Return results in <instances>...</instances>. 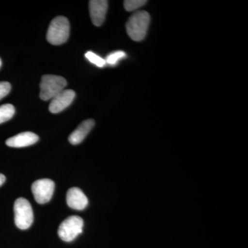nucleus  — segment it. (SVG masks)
Here are the masks:
<instances>
[{
    "mask_svg": "<svg viewBox=\"0 0 248 248\" xmlns=\"http://www.w3.org/2000/svg\"><path fill=\"white\" fill-rule=\"evenodd\" d=\"M108 3L106 0H91L89 1L90 16L93 24L96 27H101L105 21Z\"/></svg>",
    "mask_w": 248,
    "mask_h": 248,
    "instance_id": "8",
    "label": "nucleus"
},
{
    "mask_svg": "<svg viewBox=\"0 0 248 248\" xmlns=\"http://www.w3.org/2000/svg\"><path fill=\"white\" fill-rule=\"evenodd\" d=\"M39 140V137L31 132H24L8 139L6 144L13 148H23L35 144Z\"/></svg>",
    "mask_w": 248,
    "mask_h": 248,
    "instance_id": "10",
    "label": "nucleus"
},
{
    "mask_svg": "<svg viewBox=\"0 0 248 248\" xmlns=\"http://www.w3.org/2000/svg\"><path fill=\"white\" fill-rule=\"evenodd\" d=\"M84 221L78 216H71L66 218L59 227L58 235L62 241L71 242L78 235L83 232Z\"/></svg>",
    "mask_w": 248,
    "mask_h": 248,
    "instance_id": "5",
    "label": "nucleus"
},
{
    "mask_svg": "<svg viewBox=\"0 0 248 248\" xmlns=\"http://www.w3.org/2000/svg\"><path fill=\"white\" fill-rule=\"evenodd\" d=\"M1 59H0V68H1Z\"/></svg>",
    "mask_w": 248,
    "mask_h": 248,
    "instance_id": "18",
    "label": "nucleus"
},
{
    "mask_svg": "<svg viewBox=\"0 0 248 248\" xmlns=\"http://www.w3.org/2000/svg\"><path fill=\"white\" fill-rule=\"evenodd\" d=\"M85 56H86V59H87L89 61L91 62V63L96 65V66L98 67H100V68H102V67H104L107 64L105 60L99 57V55L93 53V52H87L86 55H85Z\"/></svg>",
    "mask_w": 248,
    "mask_h": 248,
    "instance_id": "15",
    "label": "nucleus"
},
{
    "mask_svg": "<svg viewBox=\"0 0 248 248\" xmlns=\"http://www.w3.org/2000/svg\"><path fill=\"white\" fill-rule=\"evenodd\" d=\"M5 181H6V177H5L4 174H0V186L4 184Z\"/></svg>",
    "mask_w": 248,
    "mask_h": 248,
    "instance_id": "17",
    "label": "nucleus"
},
{
    "mask_svg": "<svg viewBox=\"0 0 248 248\" xmlns=\"http://www.w3.org/2000/svg\"><path fill=\"white\" fill-rule=\"evenodd\" d=\"M146 3V0H125L124 2V9L131 12L144 6Z\"/></svg>",
    "mask_w": 248,
    "mask_h": 248,
    "instance_id": "13",
    "label": "nucleus"
},
{
    "mask_svg": "<svg viewBox=\"0 0 248 248\" xmlns=\"http://www.w3.org/2000/svg\"><path fill=\"white\" fill-rule=\"evenodd\" d=\"M76 97V93L73 90H63L51 99L49 105V111L57 114L69 107Z\"/></svg>",
    "mask_w": 248,
    "mask_h": 248,
    "instance_id": "7",
    "label": "nucleus"
},
{
    "mask_svg": "<svg viewBox=\"0 0 248 248\" xmlns=\"http://www.w3.org/2000/svg\"><path fill=\"white\" fill-rule=\"evenodd\" d=\"M11 90V85L7 81L0 82V100L9 94Z\"/></svg>",
    "mask_w": 248,
    "mask_h": 248,
    "instance_id": "16",
    "label": "nucleus"
},
{
    "mask_svg": "<svg viewBox=\"0 0 248 248\" xmlns=\"http://www.w3.org/2000/svg\"><path fill=\"white\" fill-rule=\"evenodd\" d=\"M55 183L48 179H39L32 184V192L38 203H48L53 197Z\"/></svg>",
    "mask_w": 248,
    "mask_h": 248,
    "instance_id": "6",
    "label": "nucleus"
},
{
    "mask_svg": "<svg viewBox=\"0 0 248 248\" xmlns=\"http://www.w3.org/2000/svg\"><path fill=\"white\" fill-rule=\"evenodd\" d=\"M15 223L20 230L30 228L34 220L33 211L29 201L26 199H17L14 203Z\"/></svg>",
    "mask_w": 248,
    "mask_h": 248,
    "instance_id": "4",
    "label": "nucleus"
},
{
    "mask_svg": "<svg viewBox=\"0 0 248 248\" xmlns=\"http://www.w3.org/2000/svg\"><path fill=\"white\" fill-rule=\"evenodd\" d=\"M125 57H126V54L125 53V52L120 51V50L113 52L108 55L105 60L106 63L111 65V66H114V65L117 64V62L120 60L125 58Z\"/></svg>",
    "mask_w": 248,
    "mask_h": 248,
    "instance_id": "14",
    "label": "nucleus"
},
{
    "mask_svg": "<svg viewBox=\"0 0 248 248\" xmlns=\"http://www.w3.org/2000/svg\"><path fill=\"white\" fill-rule=\"evenodd\" d=\"M66 202L70 208L77 210H82L89 204V200L81 189L72 187L66 194Z\"/></svg>",
    "mask_w": 248,
    "mask_h": 248,
    "instance_id": "9",
    "label": "nucleus"
},
{
    "mask_svg": "<svg viewBox=\"0 0 248 248\" xmlns=\"http://www.w3.org/2000/svg\"><path fill=\"white\" fill-rule=\"evenodd\" d=\"M94 124L95 122L92 119L81 122L79 126L71 134L68 138V141L73 145L79 144L84 141L88 134L92 130Z\"/></svg>",
    "mask_w": 248,
    "mask_h": 248,
    "instance_id": "11",
    "label": "nucleus"
},
{
    "mask_svg": "<svg viewBox=\"0 0 248 248\" xmlns=\"http://www.w3.org/2000/svg\"><path fill=\"white\" fill-rule=\"evenodd\" d=\"M67 86L65 78L53 75H45L40 83V97L44 101L53 99L57 94L63 91Z\"/></svg>",
    "mask_w": 248,
    "mask_h": 248,
    "instance_id": "3",
    "label": "nucleus"
},
{
    "mask_svg": "<svg viewBox=\"0 0 248 248\" xmlns=\"http://www.w3.org/2000/svg\"><path fill=\"white\" fill-rule=\"evenodd\" d=\"M151 16L145 11H139L129 17L125 25L127 34L131 40L141 42L146 37Z\"/></svg>",
    "mask_w": 248,
    "mask_h": 248,
    "instance_id": "1",
    "label": "nucleus"
},
{
    "mask_svg": "<svg viewBox=\"0 0 248 248\" xmlns=\"http://www.w3.org/2000/svg\"><path fill=\"white\" fill-rule=\"evenodd\" d=\"M16 110L12 104H7L0 107V124L4 123L14 117Z\"/></svg>",
    "mask_w": 248,
    "mask_h": 248,
    "instance_id": "12",
    "label": "nucleus"
},
{
    "mask_svg": "<svg viewBox=\"0 0 248 248\" xmlns=\"http://www.w3.org/2000/svg\"><path fill=\"white\" fill-rule=\"evenodd\" d=\"M70 34V23L66 17L58 16L54 18L49 25L46 39L53 45H61L68 40Z\"/></svg>",
    "mask_w": 248,
    "mask_h": 248,
    "instance_id": "2",
    "label": "nucleus"
}]
</instances>
